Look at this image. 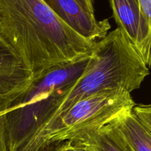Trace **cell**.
Here are the masks:
<instances>
[{
    "label": "cell",
    "instance_id": "cell-1",
    "mask_svg": "<svg viewBox=\"0 0 151 151\" xmlns=\"http://www.w3.org/2000/svg\"><path fill=\"white\" fill-rule=\"evenodd\" d=\"M81 36L44 0H0V43L35 78L92 52Z\"/></svg>",
    "mask_w": 151,
    "mask_h": 151
},
{
    "label": "cell",
    "instance_id": "cell-2",
    "mask_svg": "<svg viewBox=\"0 0 151 151\" xmlns=\"http://www.w3.org/2000/svg\"><path fill=\"white\" fill-rule=\"evenodd\" d=\"M135 106L131 93L123 89L97 92L50 119L17 151H45L55 143L80 141Z\"/></svg>",
    "mask_w": 151,
    "mask_h": 151
},
{
    "label": "cell",
    "instance_id": "cell-3",
    "mask_svg": "<svg viewBox=\"0 0 151 151\" xmlns=\"http://www.w3.org/2000/svg\"><path fill=\"white\" fill-rule=\"evenodd\" d=\"M117 28L122 31L147 67L151 68V27L138 0H109Z\"/></svg>",
    "mask_w": 151,
    "mask_h": 151
},
{
    "label": "cell",
    "instance_id": "cell-4",
    "mask_svg": "<svg viewBox=\"0 0 151 151\" xmlns=\"http://www.w3.org/2000/svg\"><path fill=\"white\" fill-rule=\"evenodd\" d=\"M53 12L81 36L92 41L104 38L111 29L108 19L98 21L76 0H44Z\"/></svg>",
    "mask_w": 151,
    "mask_h": 151
},
{
    "label": "cell",
    "instance_id": "cell-5",
    "mask_svg": "<svg viewBox=\"0 0 151 151\" xmlns=\"http://www.w3.org/2000/svg\"><path fill=\"white\" fill-rule=\"evenodd\" d=\"M35 79L33 74L0 43V97H18Z\"/></svg>",
    "mask_w": 151,
    "mask_h": 151
},
{
    "label": "cell",
    "instance_id": "cell-6",
    "mask_svg": "<svg viewBox=\"0 0 151 151\" xmlns=\"http://www.w3.org/2000/svg\"><path fill=\"white\" fill-rule=\"evenodd\" d=\"M110 123L120 133L134 151H151V135L133 109L125 111Z\"/></svg>",
    "mask_w": 151,
    "mask_h": 151
},
{
    "label": "cell",
    "instance_id": "cell-7",
    "mask_svg": "<svg viewBox=\"0 0 151 151\" xmlns=\"http://www.w3.org/2000/svg\"><path fill=\"white\" fill-rule=\"evenodd\" d=\"M78 142L88 151H134L110 122Z\"/></svg>",
    "mask_w": 151,
    "mask_h": 151
},
{
    "label": "cell",
    "instance_id": "cell-8",
    "mask_svg": "<svg viewBox=\"0 0 151 151\" xmlns=\"http://www.w3.org/2000/svg\"><path fill=\"white\" fill-rule=\"evenodd\" d=\"M133 111L137 119L151 134V105H136Z\"/></svg>",
    "mask_w": 151,
    "mask_h": 151
},
{
    "label": "cell",
    "instance_id": "cell-9",
    "mask_svg": "<svg viewBox=\"0 0 151 151\" xmlns=\"http://www.w3.org/2000/svg\"><path fill=\"white\" fill-rule=\"evenodd\" d=\"M45 151H88L79 142L65 141L52 145Z\"/></svg>",
    "mask_w": 151,
    "mask_h": 151
},
{
    "label": "cell",
    "instance_id": "cell-10",
    "mask_svg": "<svg viewBox=\"0 0 151 151\" xmlns=\"http://www.w3.org/2000/svg\"><path fill=\"white\" fill-rule=\"evenodd\" d=\"M140 8L151 27V0H138Z\"/></svg>",
    "mask_w": 151,
    "mask_h": 151
},
{
    "label": "cell",
    "instance_id": "cell-11",
    "mask_svg": "<svg viewBox=\"0 0 151 151\" xmlns=\"http://www.w3.org/2000/svg\"><path fill=\"white\" fill-rule=\"evenodd\" d=\"M76 1L82 6L83 8L86 11H87L92 16H95V13H94V1L95 0H76Z\"/></svg>",
    "mask_w": 151,
    "mask_h": 151
},
{
    "label": "cell",
    "instance_id": "cell-12",
    "mask_svg": "<svg viewBox=\"0 0 151 151\" xmlns=\"http://www.w3.org/2000/svg\"><path fill=\"white\" fill-rule=\"evenodd\" d=\"M16 98H7V97H0V113L7 110L11 103L14 102Z\"/></svg>",
    "mask_w": 151,
    "mask_h": 151
}]
</instances>
